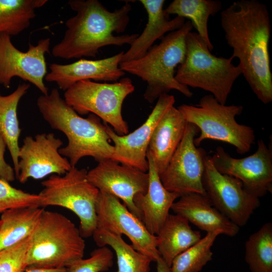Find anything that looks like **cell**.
<instances>
[{"mask_svg":"<svg viewBox=\"0 0 272 272\" xmlns=\"http://www.w3.org/2000/svg\"><path fill=\"white\" fill-rule=\"evenodd\" d=\"M230 57L237 58L242 75L263 104L272 101V73L268 44L271 34L267 6L257 0L233 2L220 14Z\"/></svg>","mask_w":272,"mask_h":272,"instance_id":"1","label":"cell"},{"mask_svg":"<svg viewBox=\"0 0 272 272\" xmlns=\"http://www.w3.org/2000/svg\"><path fill=\"white\" fill-rule=\"evenodd\" d=\"M76 15L65 22L62 40L52 48V54L64 59L95 57L100 48L109 45H130L138 34L115 35L125 31L131 6L126 2L110 11L97 0H70Z\"/></svg>","mask_w":272,"mask_h":272,"instance_id":"2","label":"cell"},{"mask_svg":"<svg viewBox=\"0 0 272 272\" xmlns=\"http://www.w3.org/2000/svg\"><path fill=\"white\" fill-rule=\"evenodd\" d=\"M38 108L50 127L63 133L67 145L59 150L62 156L69 159L72 167H76L83 157H91L98 162L110 159L114 146L110 143L106 125L93 114L83 118L78 114L56 89L39 96Z\"/></svg>","mask_w":272,"mask_h":272,"instance_id":"3","label":"cell"},{"mask_svg":"<svg viewBox=\"0 0 272 272\" xmlns=\"http://www.w3.org/2000/svg\"><path fill=\"white\" fill-rule=\"evenodd\" d=\"M192 28L190 21H185L180 28L165 35L158 44L153 46L142 57L120 63L123 72L146 82L144 98L150 104L172 90L188 98L192 96L189 88L175 78L176 68L185 58L186 37Z\"/></svg>","mask_w":272,"mask_h":272,"instance_id":"4","label":"cell"},{"mask_svg":"<svg viewBox=\"0 0 272 272\" xmlns=\"http://www.w3.org/2000/svg\"><path fill=\"white\" fill-rule=\"evenodd\" d=\"M85 242L68 218L44 210L31 236L27 267L67 268L84 256Z\"/></svg>","mask_w":272,"mask_h":272,"instance_id":"5","label":"cell"},{"mask_svg":"<svg viewBox=\"0 0 272 272\" xmlns=\"http://www.w3.org/2000/svg\"><path fill=\"white\" fill-rule=\"evenodd\" d=\"M232 60L213 55L198 34L190 31L186 37L185 58L177 67L175 78L188 88L210 92L220 103L226 104L234 82L242 75Z\"/></svg>","mask_w":272,"mask_h":272,"instance_id":"6","label":"cell"},{"mask_svg":"<svg viewBox=\"0 0 272 272\" xmlns=\"http://www.w3.org/2000/svg\"><path fill=\"white\" fill-rule=\"evenodd\" d=\"M177 108L188 123L198 128L200 134L194 139L196 147L206 140L219 141L233 146L242 155L254 143L253 129L236 120L242 113V105L222 104L210 94L202 97L195 106L183 104Z\"/></svg>","mask_w":272,"mask_h":272,"instance_id":"7","label":"cell"},{"mask_svg":"<svg viewBox=\"0 0 272 272\" xmlns=\"http://www.w3.org/2000/svg\"><path fill=\"white\" fill-rule=\"evenodd\" d=\"M87 172L85 169L74 167L64 175H51L41 182L44 188L38 194L39 207L59 206L75 214L83 238L92 236L96 229V204L99 194L89 181Z\"/></svg>","mask_w":272,"mask_h":272,"instance_id":"8","label":"cell"},{"mask_svg":"<svg viewBox=\"0 0 272 272\" xmlns=\"http://www.w3.org/2000/svg\"><path fill=\"white\" fill-rule=\"evenodd\" d=\"M134 90L128 77L110 83L84 80L66 90L64 100L80 115L93 114L110 124L117 134L122 135L129 131L122 115V104Z\"/></svg>","mask_w":272,"mask_h":272,"instance_id":"9","label":"cell"},{"mask_svg":"<svg viewBox=\"0 0 272 272\" xmlns=\"http://www.w3.org/2000/svg\"><path fill=\"white\" fill-rule=\"evenodd\" d=\"M202 183L213 206L239 227L247 224L260 206L259 197L246 189L237 178L219 172L207 155Z\"/></svg>","mask_w":272,"mask_h":272,"instance_id":"10","label":"cell"},{"mask_svg":"<svg viewBox=\"0 0 272 272\" xmlns=\"http://www.w3.org/2000/svg\"><path fill=\"white\" fill-rule=\"evenodd\" d=\"M199 131L194 124L187 122L182 140L159 175L166 189L180 196L191 193L206 195L202 177L207 153L194 143Z\"/></svg>","mask_w":272,"mask_h":272,"instance_id":"11","label":"cell"},{"mask_svg":"<svg viewBox=\"0 0 272 272\" xmlns=\"http://www.w3.org/2000/svg\"><path fill=\"white\" fill-rule=\"evenodd\" d=\"M96 228L126 236L137 251L152 261L161 258L157 249V237L151 234L142 220L130 212L117 197L100 192L96 204Z\"/></svg>","mask_w":272,"mask_h":272,"instance_id":"12","label":"cell"},{"mask_svg":"<svg viewBox=\"0 0 272 272\" xmlns=\"http://www.w3.org/2000/svg\"><path fill=\"white\" fill-rule=\"evenodd\" d=\"M50 39L39 40L36 45L29 43L23 52L13 44L11 36L0 34V84L9 88L12 79L19 77L35 86L42 95L48 94L44 82L47 74L45 54L49 52Z\"/></svg>","mask_w":272,"mask_h":272,"instance_id":"13","label":"cell"},{"mask_svg":"<svg viewBox=\"0 0 272 272\" xmlns=\"http://www.w3.org/2000/svg\"><path fill=\"white\" fill-rule=\"evenodd\" d=\"M216 169L221 173L234 177L258 197L272 192V146L263 140L257 142V149L251 155L243 158L231 157L221 146L217 147L211 156Z\"/></svg>","mask_w":272,"mask_h":272,"instance_id":"14","label":"cell"},{"mask_svg":"<svg viewBox=\"0 0 272 272\" xmlns=\"http://www.w3.org/2000/svg\"><path fill=\"white\" fill-rule=\"evenodd\" d=\"M62 145L63 142L53 133L26 137L19 148L17 179L24 184L30 178L41 179L51 174H65L72 167L59 153Z\"/></svg>","mask_w":272,"mask_h":272,"instance_id":"15","label":"cell"},{"mask_svg":"<svg viewBox=\"0 0 272 272\" xmlns=\"http://www.w3.org/2000/svg\"><path fill=\"white\" fill-rule=\"evenodd\" d=\"M175 102L173 95L169 94L161 95L145 122L130 133L119 135L105 123L107 133L114 144V151L110 159L148 172L147 154L152 135L159 122L174 106Z\"/></svg>","mask_w":272,"mask_h":272,"instance_id":"16","label":"cell"},{"mask_svg":"<svg viewBox=\"0 0 272 272\" xmlns=\"http://www.w3.org/2000/svg\"><path fill=\"white\" fill-rule=\"evenodd\" d=\"M87 178L99 191L121 199L129 211L141 220L133 197L138 193L147 192L149 183L148 172L108 159L98 162L88 171Z\"/></svg>","mask_w":272,"mask_h":272,"instance_id":"17","label":"cell"},{"mask_svg":"<svg viewBox=\"0 0 272 272\" xmlns=\"http://www.w3.org/2000/svg\"><path fill=\"white\" fill-rule=\"evenodd\" d=\"M123 53L97 60L82 58L67 64L52 63L44 79L64 91L81 81L116 82L125 75L119 66Z\"/></svg>","mask_w":272,"mask_h":272,"instance_id":"18","label":"cell"},{"mask_svg":"<svg viewBox=\"0 0 272 272\" xmlns=\"http://www.w3.org/2000/svg\"><path fill=\"white\" fill-rule=\"evenodd\" d=\"M149 164V183L146 193H139L133 202L141 215V220L148 231L157 235L169 215L172 204L181 196L171 192L163 185L154 162L147 154Z\"/></svg>","mask_w":272,"mask_h":272,"instance_id":"19","label":"cell"},{"mask_svg":"<svg viewBox=\"0 0 272 272\" xmlns=\"http://www.w3.org/2000/svg\"><path fill=\"white\" fill-rule=\"evenodd\" d=\"M171 210L207 233L218 231L234 237L239 231L240 227L214 207L207 195L191 193L181 195Z\"/></svg>","mask_w":272,"mask_h":272,"instance_id":"20","label":"cell"},{"mask_svg":"<svg viewBox=\"0 0 272 272\" xmlns=\"http://www.w3.org/2000/svg\"><path fill=\"white\" fill-rule=\"evenodd\" d=\"M147 14L148 21L142 33L138 35L124 52L120 63L139 59L153 46L154 43L162 39L166 33L180 28L185 19L176 16L170 19L164 9V0H140Z\"/></svg>","mask_w":272,"mask_h":272,"instance_id":"21","label":"cell"},{"mask_svg":"<svg viewBox=\"0 0 272 272\" xmlns=\"http://www.w3.org/2000/svg\"><path fill=\"white\" fill-rule=\"evenodd\" d=\"M187 124L178 109L173 106L156 126L147 154L153 159L159 175L166 169L182 140Z\"/></svg>","mask_w":272,"mask_h":272,"instance_id":"22","label":"cell"},{"mask_svg":"<svg viewBox=\"0 0 272 272\" xmlns=\"http://www.w3.org/2000/svg\"><path fill=\"white\" fill-rule=\"evenodd\" d=\"M156 236L158 252L169 267L176 256L201 238L200 232L192 230L186 219L176 214H169Z\"/></svg>","mask_w":272,"mask_h":272,"instance_id":"23","label":"cell"},{"mask_svg":"<svg viewBox=\"0 0 272 272\" xmlns=\"http://www.w3.org/2000/svg\"><path fill=\"white\" fill-rule=\"evenodd\" d=\"M44 210L32 206L4 212L0 219V251L31 236Z\"/></svg>","mask_w":272,"mask_h":272,"instance_id":"24","label":"cell"},{"mask_svg":"<svg viewBox=\"0 0 272 272\" xmlns=\"http://www.w3.org/2000/svg\"><path fill=\"white\" fill-rule=\"evenodd\" d=\"M30 85L20 84L8 95L0 92V132L4 139L14 164L17 178L19 174V140L21 132L17 115V108L21 99L26 94Z\"/></svg>","mask_w":272,"mask_h":272,"instance_id":"25","label":"cell"},{"mask_svg":"<svg viewBox=\"0 0 272 272\" xmlns=\"http://www.w3.org/2000/svg\"><path fill=\"white\" fill-rule=\"evenodd\" d=\"M222 7V2L217 0H174L164 11L168 15H176L185 19H189L196 33L211 51L214 46L208 32V20L210 16L219 12Z\"/></svg>","mask_w":272,"mask_h":272,"instance_id":"26","label":"cell"},{"mask_svg":"<svg viewBox=\"0 0 272 272\" xmlns=\"http://www.w3.org/2000/svg\"><path fill=\"white\" fill-rule=\"evenodd\" d=\"M98 247L109 246L117 258V270L115 272H150L152 260L127 244L122 235L104 229H96L93 235Z\"/></svg>","mask_w":272,"mask_h":272,"instance_id":"27","label":"cell"},{"mask_svg":"<svg viewBox=\"0 0 272 272\" xmlns=\"http://www.w3.org/2000/svg\"><path fill=\"white\" fill-rule=\"evenodd\" d=\"M46 0H0V34L10 36L28 28L36 17L35 9L42 7Z\"/></svg>","mask_w":272,"mask_h":272,"instance_id":"28","label":"cell"},{"mask_svg":"<svg viewBox=\"0 0 272 272\" xmlns=\"http://www.w3.org/2000/svg\"><path fill=\"white\" fill-rule=\"evenodd\" d=\"M245 260L251 272H272V224H263L245 244Z\"/></svg>","mask_w":272,"mask_h":272,"instance_id":"29","label":"cell"},{"mask_svg":"<svg viewBox=\"0 0 272 272\" xmlns=\"http://www.w3.org/2000/svg\"><path fill=\"white\" fill-rule=\"evenodd\" d=\"M220 234L218 231L207 233L198 242L174 258L170 272H199L212 259V247Z\"/></svg>","mask_w":272,"mask_h":272,"instance_id":"30","label":"cell"},{"mask_svg":"<svg viewBox=\"0 0 272 272\" xmlns=\"http://www.w3.org/2000/svg\"><path fill=\"white\" fill-rule=\"evenodd\" d=\"M40 200L38 194L17 189L9 182L0 180V214L13 208L39 207Z\"/></svg>","mask_w":272,"mask_h":272,"instance_id":"31","label":"cell"},{"mask_svg":"<svg viewBox=\"0 0 272 272\" xmlns=\"http://www.w3.org/2000/svg\"><path fill=\"white\" fill-rule=\"evenodd\" d=\"M112 250L104 246L98 247L90 253L89 257L82 258L67 268V272H105L113 264Z\"/></svg>","mask_w":272,"mask_h":272,"instance_id":"32","label":"cell"},{"mask_svg":"<svg viewBox=\"0 0 272 272\" xmlns=\"http://www.w3.org/2000/svg\"><path fill=\"white\" fill-rule=\"evenodd\" d=\"M31 236L0 251V272H22L27 267Z\"/></svg>","mask_w":272,"mask_h":272,"instance_id":"33","label":"cell"},{"mask_svg":"<svg viewBox=\"0 0 272 272\" xmlns=\"http://www.w3.org/2000/svg\"><path fill=\"white\" fill-rule=\"evenodd\" d=\"M6 143L0 132V180L8 182L15 180L16 176L14 168L6 162L4 158Z\"/></svg>","mask_w":272,"mask_h":272,"instance_id":"34","label":"cell"},{"mask_svg":"<svg viewBox=\"0 0 272 272\" xmlns=\"http://www.w3.org/2000/svg\"><path fill=\"white\" fill-rule=\"evenodd\" d=\"M22 272H67V268H45L26 267Z\"/></svg>","mask_w":272,"mask_h":272,"instance_id":"35","label":"cell"},{"mask_svg":"<svg viewBox=\"0 0 272 272\" xmlns=\"http://www.w3.org/2000/svg\"><path fill=\"white\" fill-rule=\"evenodd\" d=\"M157 272H170V267L161 257L156 261Z\"/></svg>","mask_w":272,"mask_h":272,"instance_id":"36","label":"cell"}]
</instances>
